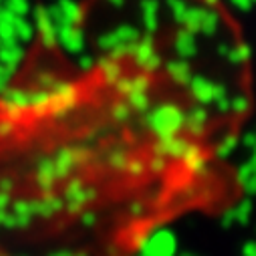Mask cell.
I'll return each mask as SVG.
<instances>
[{
  "instance_id": "6da1fadb",
  "label": "cell",
  "mask_w": 256,
  "mask_h": 256,
  "mask_svg": "<svg viewBox=\"0 0 256 256\" xmlns=\"http://www.w3.org/2000/svg\"><path fill=\"white\" fill-rule=\"evenodd\" d=\"M250 109L220 0H81L0 89V256H140L224 212Z\"/></svg>"
}]
</instances>
